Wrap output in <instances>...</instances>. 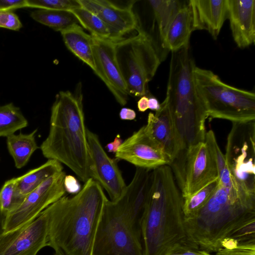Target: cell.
Segmentation results:
<instances>
[{"label": "cell", "mask_w": 255, "mask_h": 255, "mask_svg": "<svg viewBox=\"0 0 255 255\" xmlns=\"http://www.w3.org/2000/svg\"><path fill=\"white\" fill-rule=\"evenodd\" d=\"M184 223L188 240L210 253L227 239L255 240V188L232 174L218 178L211 197Z\"/></svg>", "instance_id": "cell-1"}, {"label": "cell", "mask_w": 255, "mask_h": 255, "mask_svg": "<svg viewBox=\"0 0 255 255\" xmlns=\"http://www.w3.org/2000/svg\"><path fill=\"white\" fill-rule=\"evenodd\" d=\"M107 199L100 185L90 178L78 193L64 195L46 208L48 246L56 255H92L96 228Z\"/></svg>", "instance_id": "cell-2"}, {"label": "cell", "mask_w": 255, "mask_h": 255, "mask_svg": "<svg viewBox=\"0 0 255 255\" xmlns=\"http://www.w3.org/2000/svg\"><path fill=\"white\" fill-rule=\"evenodd\" d=\"M183 198L172 170L165 165L151 170V180L140 231L143 255H165L188 241Z\"/></svg>", "instance_id": "cell-3"}, {"label": "cell", "mask_w": 255, "mask_h": 255, "mask_svg": "<svg viewBox=\"0 0 255 255\" xmlns=\"http://www.w3.org/2000/svg\"><path fill=\"white\" fill-rule=\"evenodd\" d=\"M87 129L80 82L74 92L56 94L49 133L40 148L45 157L66 165L84 183L90 178Z\"/></svg>", "instance_id": "cell-4"}, {"label": "cell", "mask_w": 255, "mask_h": 255, "mask_svg": "<svg viewBox=\"0 0 255 255\" xmlns=\"http://www.w3.org/2000/svg\"><path fill=\"white\" fill-rule=\"evenodd\" d=\"M189 43L171 51L165 98L184 148L205 141L208 118L194 78Z\"/></svg>", "instance_id": "cell-5"}, {"label": "cell", "mask_w": 255, "mask_h": 255, "mask_svg": "<svg viewBox=\"0 0 255 255\" xmlns=\"http://www.w3.org/2000/svg\"><path fill=\"white\" fill-rule=\"evenodd\" d=\"M194 78L208 117L232 123L255 121V94L223 82L212 71L195 66Z\"/></svg>", "instance_id": "cell-6"}, {"label": "cell", "mask_w": 255, "mask_h": 255, "mask_svg": "<svg viewBox=\"0 0 255 255\" xmlns=\"http://www.w3.org/2000/svg\"><path fill=\"white\" fill-rule=\"evenodd\" d=\"M136 30V35L115 42V49L128 95L142 97L161 61L150 36L140 24Z\"/></svg>", "instance_id": "cell-7"}, {"label": "cell", "mask_w": 255, "mask_h": 255, "mask_svg": "<svg viewBox=\"0 0 255 255\" xmlns=\"http://www.w3.org/2000/svg\"><path fill=\"white\" fill-rule=\"evenodd\" d=\"M92 255H143L141 237L127 217L123 194L116 201L107 200L96 228Z\"/></svg>", "instance_id": "cell-8"}, {"label": "cell", "mask_w": 255, "mask_h": 255, "mask_svg": "<svg viewBox=\"0 0 255 255\" xmlns=\"http://www.w3.org/2000/svg\"><path fill=\"white\" fill-rule=\"evenodd\" d=\"M169 166L183 199L218 178L215 162L205 141L181 150Z\"/></svg>", "instance_id": "cell-9"}, {"label": "cell", "mask_w": 255, "mask_h": 255, "mask_svg": "<svg viewBox=\"0 0 255 255\" xmlns=\"http://www.w3.org/2000/svg\"><path fill=\"white\" fill-rule=\"evenodd\" d=\"M224 155L235 177L255 186V121L232 123Z\"/></svg>", "instance_id": "cell-10"}, {"label": "cell", "mask_w": 255, "mask_h": 255, "mask_svg": "<svg viewBox=\"0 0 255 255\" xmlns=\"http://www.w3.org/2000/svg\"><path fill=\"white\" fill-rule=\"evenodd\" d=\"M65 175L63 171L57 172L28 194L22 204L7 216L4 234L32 221L46 208L64 196Z\"/></svg>", "instance_id": "cell-11"}, {"label": "cell", "mask_w": 255, "mask_h": 255, "mask_svg": "<svg viewBox=\"0 0 255 255\" xmlns=\"http://www.w3.org/2000/svg\"><path fill=\"white\" fill-rule=\"evenodd\" d=\"M89 154L90 178L98 182L108 193L110 200H118L127 185L119 167L117 159L106 153L98 136L87 129Z\"/></svg>", "instance_id": "cell-12"}, {"label": "cell", "mask_w": 255, "mask_h": 255, "mask_svg": "<svg viewBox=\"0 0 255 255\" xmlns=\"http://www.w3.org/2000/svg\"><path fill=\"white\" fill-rule=\"evenodd\" d=\"M46 246H48L46 208L32 221L0 238V255H36Z\"/></svg>", "instance_id": "cell-13"}, {"label": "cell", "mask_w": 255, "mask_h": 255, "mask_svg": "<svg viewBox=\"0 0 255 255\" xmlns=\"http://www.w3.org/2000/svg\"><path fill=\"white\" fill-rule=\"evenodd\" d=\"M115 157L136 167L149 170L169 165L171 162L167 154L146 134L144 126L123 141Z\"/></svg>", "instance_id": "cell-14"}, {"label": "cell", "mask_w": 255, "mask_h": 255, "mask_svg": "<svg viewBox=\"0 0 255 255\" xmlns=\"http://www.w3.org/2000/svg\"><path fill=\"white\" fill-rule=\"evenodd\" d=\"M93 39L94 72L105 83L117 102L125 106L129 95L117 60L115 42L94 36Z\"/></svg>", "instance_id": "cell-15"}, {"label": "cell", "mask_w": 255, "mask_h": 255, "mask_svg": "<svg viewBox=\"0 0 255 255\" xmlns=\"http://www.w3.org/2000/svg\"><path fill=\"white\" fill-rule=\"evenodd\" d=\"M81 7L100 18L110 28L115 42L139 25L132 7L136 1L125 6H119L107 0H78Z\"/></svg>", "instance_id": "cell-16"}, {"label": "cell", "mask_w": 255, "mask_h": 255, "mask_svg": "<svg viewBox=\"0 0 255 255\" xmlns=\"http://www.w3.org/2000/svg\"><path fill=\"white\" fill-rule=\"evenodd\" d=\"M146 134L171 159V161L184 148L176 125L165 98L155 114L149 113L144 125Z\"/></svg>", "instance_id": "cell-17"}, {"label": "cell", "mask_w": 255, "mask_h": 255, "mask_svg": "<svg viewBox=\"0 0 255 255\" xmlns=\"http://www.w3.org/2000/svg\"><path fill=\"white\" fill-rule=\"evenodd\" d=\"M227 19L233 39L240 48L255 42V0H227Z\"/></svg>", "instance_id": "cell-18"}, {"label": "cell", "mask_w": 255, "mask_h": 255, "mask_svg": "<svg viewBox=\"0 0 255 255\" xmlns=\"http://www.w3.org/2000/svg\"><path fill=\"white\" fill-rule=\"evenodd\" d=\"M151 170L136 167L131 182L123 194L127 217L140 237V223L150 189Z\"/></svg>", "instance_id": "cell-19"}, {"label": "cell", "mask_w": 255, "mask_h": 255, "mask_svg": "<svg viewBox=\"0 0 255 255\" xmlns=\"http://www.w3.org/2000/svg\"><path fill=\"white\" fill-rule=\"evenodd\" d=\"M193 30H206L216 39L227 19V0H189Z\"/></svg>", "instance_id": "cell-20"}, {"label": "cell", "mask_w": 255, "mask_h": 255, "mask_svg": "<svg viewBox=\"0 0 255 255\" xmlns=\"http://www.w3.org/2000/svg\"><path fill=\"white\" fill-rule=\"evenodd\" d=\"M186 1L179 0H148L153 14L152 28L155 29V46L161 61L168 52L164 47V41L168 27L174 17L185 4Z\"/></svg>", "instance_id": "cell-21"}, {"label": "cell", "mask_w": 255, "mask_h": 255, "mask_svg": "<svg viewBox=\"0 0 255 255\" xmlns=\"http://www.w3.org/2000/svg\"><path fill=\"white\" fill-rule=\"evenodd\" d=\"M193 16L189 0L177 13L166 33L164 44L168 53L183 47L189 43L193 30Z\"/></svg>", "instance_id": "cell-22"}, {"label": "cell", "mask_w": 255, "mask_h": 255, "mask_svg": "<svg viewBox=\"0 0 255 255\" xmlns=\"http://www.w3.org/2000/svg\"><path fill=\"white\" fill-rule=\"evenodd\" d=\"M60 32L67 48L94 71L93 36L85 32L78 23L69 26Z\"/></svg>", "instance_id": "cell-23"}, {"label": "cell", "mask_w": 255, "mask_h": 255, "mask_svg": "<svg viewBox=\"0 0 255 255\" xmlns=\"http://www.w3.org/2000/svg\"><path fill=\"white\" fill-rule=\"evenodd\" d=\"M61 163L54 159L47 162L25 174L16 178L17 187L26 196L55 173L63 171Z\"/></svg>", "instance_id": "cell-24"}, {"label": "cell", "mask_w": 255, "mask_h": 255, "mask_svg": "<svg viewBox=\"0 0 255 255\" xmlns=\"http://www.w3.org/2000/svg\"><path fill=\"white\" fill-rule=\"evenodd\" d=\"M36 129L28 134L21 132L7 137L6 143L8 152L12 157L17 168L24 166L32 153L38 148L35 140Z\"/></svg>", "instance_id": "cell-25"}, {"label": "cell", "mask_w": 255, "mask_h": 255, "mask_svg": "<svg viewBox=\"0 0 255 255\" xmlns=\"http://www.w3.org/2000/svg\"><path fill=\"white\" fill-rule=\"evenodd\" d=\"M70 12L75 16L78 23L90 31L92 36L115 42L110 28L98 16L82 7Z\"/></svg>", "instance_id": "cell-26"}, {"label": "cell", "mask_w": 255, "mask_h": 255, "mask_svg": "<svg viewBox=\"0 0 255 255\" xmlns=\"http://www.w3.org/2000/svg\"><path fill=\"white\" fill-rule=\"evenodd\" d=\"M28 125L20 109L12 103L0 106V137H7Z\"/></svg>", "instance_id": "cell-27"}, {"label": "cell", "mask_w": 255, "mask_h": 255, "mask_svg": "<svg viewBox=\"0 0 255 255\" xmlns=\"http://www.w3.org/2000/svg\"><path fill=\"white\" fill-rule=\"evenodd\" d=\"M31 17L35 21L58 31L78 23L75 16L69 11L38 9L31 12Z\"/></svg>", "instance_id": "cell-28"}, {"label": "cell", "mask_w": 255, "mask_h": 255, "mask_svg": "<svg viewBox=\"0 0 255 255\" xmlns=\"http://www.w3.org/2000/svg\"><path fill=\"white\" fill-rule=\"evenodd\" d=\"M218 184V178L194 194L183 199L184 221L196 214L207 203Z\"/></svg>", "instance_id": "cell-29"}, {"label": "cell", "mask_w": 255, "mask_h": 255, "mask_svg": "<svg viewBox=\"0 0 255 255\" xmlns=\"http://www.w3.org/2000/svg\"><path fill=\"white\" fill-rule=\"evenodd\" d=\"M25 197L17 187L16 178H12L6 181L0 190V207L7 216L22 204Z\"/></svg>", "instance_id": "cell-30"}, {"label": "cell", "mask_w": 255, "mask_h": 255, "mask_svg": "<svg viewBox=\"0 0 255 255\" xmlns=\"http://www.w3.org/2000/svg\"><path fill=\"white\" fill-rule=\"evenodd\" d=\"M26 7L70 11L81 7L78 0H25Z\"/></svg>", "instance_id": "cell-31"}, {"label": "cell", "mask_w": 255, "mask_h": 255, "mask_svg": "<svg viewBox=\"0 0 255 255\" xmlns=\"http://www.w3.org/2000/svg\"><path fill=\"white\" fill-rule=\"evenodd\" d=\"M165 255H215L200 250L190 242L174 247Z\"/></svg>", "instance_id": "cell-32"}, {"label": "cell", "mask_w": 255, "mask_h": 255, "mask_svg": "<svg viewBox=\"0 0 255 255\" xmlns=\"http://www.w3.org/2000/svg\"><path fill=\"white\" fill-rule=\"evenodd\" d=\"M22 23L18 17L11 11H0V28L19 30Z\"/></svg>", "instance_id": "cell-33"}, {"label": "cell", "mask_w": 255, "mask_h": 255, "mask_svg": "<svg viewBox=\"0 0 255 255\" xmlns=\"http://www.w3.org/2000/svg\"><path fill=\"white\" fill-rule=\"evenodd\" d=\"M63 185L66 192L74 195L78 193L82 189L81 185L77 179L71 175L65 176Z\"/></svg>", "instance_id": "cell-34"}, {"label": "cell", "mask_w": 255, "mask_h": 255, "mask_svg": "<svg viewBox=\"0 0 255 255\" xmlns=\"http://www.w3.org/2000/svg\"><path fill=\"white\" fill-rule=\"evenodd\" d=\"M25 0H0V11L26 7Z\"/></svg>", "instance_id": "cell-35"}, {"label": "cell", "mask_w": 255, "mask_h": 255, "mask_svg": "<svg viewBox=\"0 0 255 255\" xmlns=\"http://www.w3.org/2000/svg\"><path fill=\"white\" fill-rule=\"evenodd\" d=\"M119 116L123 120H133L136 118V113L132 109L123 108L120 112Z\"/></svg>", "instance_id": "cell-36"}, {"label": "cell", "mask_w": 255, "mask_h": 255, "mask_svg": "<svg viewBox=\"0 0 255 255\" xmlns=\"http://www.w3.org/2000/svg\"><path fill=\"white\" fill-rule=\"evenodd\" d=\"M148 98L145 96L141 97L137 102V108L139 112H144L148 109Z\"/></svg>", "instance_id": "cell-37"}, {"label": "cell", "mask_w": 255, "mask_h": 255, "mask_svg": "<svg viewBox=\"0 0 255 255\" xmlns=\"http://www.w3.org/2000/svg\"><path fill=\"white\" fill-rule=\"evenodd\" d=\"M7 215L0 207V238L4 234L5 225Z\"/></svg>", "instance_id": "cell-38"}, {"label": "cell", "mask_w": 255, "mask_h": 255, "mask_svg": "<svg viewBox=\"0 0 255 255\" xmlns=\"http://www.w3.org/2000/svg\"><path fill=\"white\" fill-rule=\"evenodd\" d=\"M148 107L150 110L156 112L160 108V104L155 98L150 97L148 98Z\"/></svg>", "instance_id": "cell-39"}, {"label": "cell", "mask_w": 255, "mask_h": 255, "mask_svg": "<svg viewBox=\"0 0 255 255\" xmlns=\"http://www.w3.org/2000/svg\"><path fill=\"white\" fill-rule=\"evenodd\" d=\"M123 140L121 138L120 134H117L114 140L112 142L114 148V153H116L119 146L122 143Z\"/></svg>", "instance_id": "cell-40"}]
</instances>
